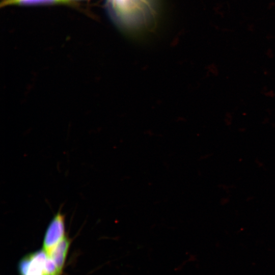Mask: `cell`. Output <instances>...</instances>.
<instances>
[{
	"instance_id": "obj_1",
	"label": "cell",
	"mask_w": 275,
	"mask_h": 275,
	"mask_svg": "<svg viewBox=\"0 0 275 275\" xmlns=\"http://www.w3.org/2000/svg\"><path fill=\"white\" fill-rule=\"evenodd\" d=\"M48 255L43 250L29 253L22 257L17 266L19 275H46Z\"/></svg>"
},
{
	"instance_id": "obj_2",
	"label": "cell",
	"mask_w": 275,
	"mask_h": 275,
	"mask_svg": "<svg viewBox=\"0 0 275 275\" xmlns=\"http://www.w3.org/2000/svg\"><path fill=\"white\" fill-rule=\"evenodd\" d=\"M66 236L64 217L59 213L51 220L46 230L42 249L49 254Z\"/></svg>"
},
{
	"instance_id": "obj_3",
	"label": "cell",
	"mask_w": 275,
	"mask_h": 275,
	"mask_svg": "<svg viewBox=\"0 0 275 275\" xmlns=\"http://www.w3.org/2000/svg\"><path fill=\"white\" fill-rule=\"evenodd\" d=\"M70 245V240L66 236L48 255L54 262L60 272H62Z\"/></svg>"
},
{
	"instance_id": "obj_4",
	"label": "cell",
	"mask_w": 275,
	"mask_h": 275,
	"mask_svg": "<svg viewBox=\"0 0 275 275\" xmlns=\"http://www.w3.org/2000/svg\"><path fill=\"white\" fill-rule=\"evenodd\" d=\"M61 2V0H20L18 4L21 5H31L39 4H49Z\"/></svg>"
},
{
	"instance_id": "obj_5",
	"label": "cell",
	"mask_w": 275,
	"mask_h": 275,
	"mask_svg": "<svg viewBox=\"0 0 275 275\" xmlns=\"http://www.w3.org/2000/svg\"><path fill=\"white\" fill-rule=\"evenodd\" d=\"M20 0H4L1 3V6L17 4Z\"/></svg>"
},
{
	"instance_id": "obj_6",
	"label": "cell",
	"mask_w": 275,
	"mask_h": 275,
	"mask_svg": "<svg viewBox=\"0 0 275 275\" xmlns=\"http://www.w3.org/2000/svg\"><path fill=\"white\" fill-rule=\"evenodd\" d=\"M75 1V0H61V1L63 2H67L69 1Z\"/></svg>"
},
{
	"instance_id": "obj_7",
	"label": "cell",
	"mask_w": 275,
	"mask_h": 275,
	"mask_svg": "<svg viewBox=\"0 0 275 275\" xmlns=\"http://www.w3.org/2000/svg\"><path fill=\"white\" fill-rule=\"evenodd\" d=\"M54 275H61V273H57V274H56Z\"/></svg>"
}]
</instances>
